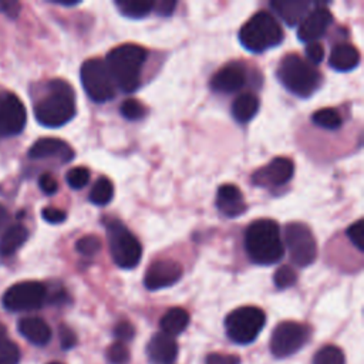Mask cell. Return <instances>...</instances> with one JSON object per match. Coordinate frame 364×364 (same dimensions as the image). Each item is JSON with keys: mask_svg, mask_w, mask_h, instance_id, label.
<instances>
[{"mask_svg": "<svg viewBox=\"0 0 364 364\" xmlns=\"http://www.w3.org/2000/svg\"><path fill=\"white\" fill-rule=\"evenodd\" d=\"M175 6H176V1H173V0H159V1H154V9H155L156 13L161 14V16H169V14H172Z\"/></svg>", "mask_w": 364, "mask_h": 364, "instance_id": "7bdbcfd3", "label": "cell"}, {"mask_svg": "<svg viewBox=\"0 0 364 364\" xmlns=\"http://www.w3.org/2000/svg\"><path fill=\"white\" fill-rule=\"evenodd\" d=\"M114 334H115V337L118 338V341H121V343L129 341V340L134 338L135 328H134V326H132L129 321L122 320V321H119V323L115 326Z\"/></svg>", "mask_w": 364, "mask_h": 364, "instance_id": "74e56055", "label": "cell"}, {"mask_svg": "<svg viewBox=\"0 0 364 364\" xmlns=\"http://www.w3.org/2000/svg\"><path fill=\"white\" fill-rule=\"evenodd\" d=\"M38 186L40 189L46 193V195H53L57 192L58 189V183L55 181V178L51 173H43L38 178Z\"/></svg>", "mask_w": 364, "mask_h": 364, "instance_id": "60d3db41", "label": "cell"}, {"mask_svg": "<svg viewBox=\"0 0 364 364\" xmlns=\"http://www.w3.org/2000/svg\"><path fill=\"white\" fill-rule=\"evenodd\" d=\"M115 6L122 16L129 18H142L154 10L152 0H117Z\"/></svg>", "mask_w": 364, "mask_h": 364, "instance_id": "484cf974", "label": "cell"}, {"mask_svg": "<svg viewBox=\"0 0 364 364\" xmlns=\"http://www.w3.org/2000/svg\"><path fill=\"white\" fill-rule=\"evenodd\" d=\"M48 364H61V363H55V361H54V363H48Z\"/></svg>", "mask_w": 364, "mask_h": 364, "instance_id": "7dc6e473", "label": "cell"}, {"mask_svg": "<svg viewBox=\"0 0 364 364\" xmlns=\"http://www.w3.org/2000/svg\"><path fill=\"white\" fill-rule=\"evenodd\" d=\"M9 220H10L9 210L0 203V232L6 230V226L9 225Z\"/></svg>", "mask_w": 364, "mask_h": 364, "instance_id": "f6af8a7d", "label": "cell"}, {"mask_svg": "<svg viewBox=\"0 0 364 364\" xmlns=\"http://www.w3.org/2000/svg\"><path fill=\"white\" fill-rule=\"evenodd\" d=\"M276 75L280 84L291 94L307 98L320 85V73L297 54H287L279 63Z\"/></svg>", "mask_w": 364, "mask_h": 364, "instance_id": "277c9868", "label": "cell"}, {"mask_svg": "<svg viewBox=\"0 0 364 364\" xmlns=\"http://www.w3.org/2000/svg\"><path fill=\"white\" fill-rule=\"evenodd\" d=\"M65 181L70 185V188L73 189H81L84 188L88 181H90V171L85 166H75L71 168L67 175H65Z\"/></svg>", "mask_w": 364, "mask_h": 364, "instance_id": "836d02e7", "label": "cell"}, {"mask_svg": "<svg viewBox=\"0 0 364 364\" xmlns=\"http://www.w3.org/2000/svg\"><path fill=\"white\" fill-rule=\"evenodd\" d=\"M189 324V313L182 307L169 309L161 318V333L175 337L181 334Z\"/></svg>", "mask_w": 364, "mask_h": 364, "instance_id": "cb8c5ba5", "label": "cell"}, {"mask_svg": "<svg viewBox=\"0 0 364 364\" xmlns=\"http://www.w3.org/2000/svg\"><path fill=\"white\" fill-rule=\"evenodd\" d=\"M284 243L291 262L299 267L310 266L317 257V243L310 228L301 222H291L284 228Z\"/></svg>", "mask_w": 364, "mask_h": 364, "instance_id": "9c48e42d", "label": "cell"}, {"mask_svg": "<svg viewBox=\"0 0 364 364\" xmlns=\"http://www.w3.org/2000/svg\"><path fill=\"white\" fill-rule=\"evenodd\" d=\"M105 355H107V361L109 364H128L129 358H131L128 347L124 343H121V341L112 343L107 348Z\"/></svg>", "mask_w": 364, "mask_h": 364, "instance_id": "f546056e", "label": "cell"}, {"mask_svg": "<svg viewBox=\"0 0 364 364\" xmlns=\"http://www.w3.org/2000/svg\"><path fill=\"white\" fill-rule=\"evenodd\" d=\"M306 57L310 64H320L324 57V48L318 41L307 43L306 46Z\"/></svg>", "mask_w": 364, "mask_h": 364, "instance_id": "8d00e7d4", "label": "cell"}, {"mask_svg": "<svg viewBox=\"0 0 364 364\" xmlns=\"http://www.w3.org/2000/svg\"><path fill=\"white\" fill-rule=\"evenodd\" d=\"M112 196H114L112 182L105 176L98 178L91 188L90 200L97 206H104L112 199Z\"/></svg>", "mask_w": 364, "mask_h": 364, "instance_id": "4316f807", "label": "cell"}, {"mask_svg": "<svg viewBox=\"0 0 364 364\" xmlns=\"http://www.w3.org/2000/svg\"><path fill=\"white\" fill-rule=\"evenodd\" d=\"M259 98L252 92L237 95L232 104V115L237 122H249L259 111Z\"/></svg>", "mask_w": 364, "mask_h": 364, "instance_id": "d4e9b609", "label": "cell"}, {"mask_svg": "<svg viewBox=\"0 0 364 364\" xmlns=\"http://www.w3.org/2000/svg\"><path fill=\"white\" fill-rule=\"evenodd\" d=\"M58 333H60V344H61V347L64 350L73 348L77 344V336H75V333L70 327L61 326Z\"/></svg>", "mask_w": 364, "mask_h": 364, "instance_id": "b9f144b4", "label": "cell"}, {"mask_svg": "<svg viewBox=\"0 0 364 364\" xmlns=\"http://www.w3.org/2000/svg\"><path fill=\"white\" fill-rule=\"evenodd\" d=\"M146 50L138 44H121L112 48L105 58L107 70L122 92H132L139 87L142 67L146 61Z\"/></svg>", "mask_w": 364, "mask_h": 364, "instance_id": "3957f363", "label": "cell"}, {"mask_svg": "<svg viewBox=\"0 0 364 364\" xmlns=\"http://www.w3.org/2000/svg\"><path fill=\"white\" fill-rule=\"evenodd\" d=\"M80 77L87 95L95 102H107L115 97V85L100 58H90L82 63Z\"/></svg>", "mask_w": 364, "mask_h": 364, "instance_id": "ba28073f", "label": "cell"}, {"mask_svg": "<svg viewBox=\"0 0 364 364\" xmlns=\"http://www.w3.org/2000/svg\"><path fill=\"white\" fill-rule=\"evenodd\" d=\"M119 111H121V115L129 121H138V119L144 118L146 114V108L144 107V104L134 98L125 100L121 104Z\"/></svg>", "mask_w": 364, "mask_h": 364, "instance_id": "4dcf8cb0", "label": "cell"}, {"mask_svg": "<svg viewBox=\"0 0 364 364\" xmlns=\"http://www.w3.org/2000/svg\"><path fill=\"white\" fill-rule=\"evenodd\" d=\"M41 216L44 220H47L48 223H61L65 220L67 218V213L58 208H54V206H47L41 210Z\"/></svg>", "mask_w": 364, "mask_h": 364, "instance_id": "ab89813d", "label": "cell"}, {"mask_svg": "<svg viewBox=\"0 0 364 364\" xmlns=\"http://www.w3.org/2000/svg\"><path fill=\"white\" fill-rule=\"evenodd\" d=\"M205 364H240V357L235 354L210 353L206 355Z\"/></svg>", "mask_w": 364, "mask_h": 364, "instance_id": "f35d334b", "label": "cell"}, {"mask_svg": "<svg viewBox=\"0 0 364 364\" xmlns=\"http://www.w3.org/2000/svg\"><path fill=\"white\" fill-rule=\"evenodd\" d=\"M347 237L350 239V242L360 250H364V223L363 219H358L357 222H354L353 225H350L346 230Z\"/></svg>", "mask_w": 364, "mask_h": 364, "instance_id": "d590c367", "label": "cell"}, {"mask_svg": "<svg viewBox=\"0 0 364 364\" xmlns=\"http://www.w3.org/2000/svg\"><path fill=\"white\" fill-rule=\"evenodd\" d=\"M17 327L20 334L34 346H46L51 338L50 326L40 317H23Z\"/></svg>", "mask_w": 364, "mask_h": 364, "instance_id": "ffe728a7", "label": "cell"}, {"mask_svg": "<svg viewBox=\"0 0 364 364\" xmlns=\"http://www.w3.org/2000/svg\"><path fill=\"white\" fill-rule=\"evenodd\" d=\"M245 249L249 259L256 264H273L282 260L284 245L277 222L257 219L245 232Z\"/></svg>", "mask_w": 364, "mask_h": 364, "instance_id": "7a4b0ae2", "label": "cell"}, {"mask_svg": "<svg viewBox=\"0 0 364 364\" xmlns=\"http://www.w3.org/2000/svg\"><path fill=\"white\" fill-rule=\"evenodd\" d=\"M216 206L228 218H236L246 210V203L240 189L232 183L219 186L216 193Z\"/></svg>", "mask_w": 364, "mask_h": 364, "instance_id": "d6986e66", "label": "cell"}, {"mask_svg": "<svg viewBox=\"0 0 364 364\" xmlns=\"http://www.w3.org/2000/svg\"><path fill=\"white\" fill-rule=\"evenodd\" d=\"M53 156L60 158L63 162H68L74 156V152L63 139L53 136L37 139L28 149V158L31 159H46Z\"/></svg>", "mask_w": 364, "mask_h": 364, "instance_id": "ac0fdd59", "label": "cell"}, {"mask_svg": "<svg viewBox=\"0 0 364 364\" xmlns=\"http://www.w3.org/2000/svg\"><path fill=\"white\" fill-rule=\"evenodd\" d=\"M266 323V314L256 306H243L232 310L225 318L226 336L236 344H250L256 340Z\"/></svg>", "mask_w": 364, "mask_h": 364, "instance_id": "52a82bcc", "label": "cell"}, {"mask_svg": "<svg viewBox=\"0 0 364 364\" xmlns=\"http://www.w3.org/2000/svg\"><path fill=\"white\" fill-rule=\"evenodd\" d=\"M105 228L114 263L121 269L135 267L142 256V246L139 240L118 219L105 220Z\"/></svg>", "mask_w": 364, "mask_h": 364, "instance_id": "8992f818", "label": "cell"}, {"mask_svg": "<svg viewBox=\"0 0 364 364\" xmlns=\"http://www.w3.org/2000/svg\"><path fill=\"white\" fill-rule=\"evenodd\" d=\"M309 340V328L297 321L279 323L270 337V353L276 358H286L297 353Z\"/></svg>", "mask_w": 364, "mask_h": 364, "instance_id": "8fae6325", "label": "cell"}, {"mask_svg": "<svg viewBox=\"0 0 364 364\" xmlns=\"http://www.w3.org/2000/svg\"><path fill=\"white\" fill-rule=\"evenodd\" d=\"M311 119L317 127L324 129H338L343 122L341 115L334 108H320L313 114Z\"/></svg>", "mask_w": 364, "mask_h": 364, "instance_id": "83f0119b", "label": "cell"}, {"mask_svg": "<svg viewBox=\"0 0 364 364\" xmlns=\"http://www.w3.org/2000/svg\"><path fill=\"white\" fill-rule=\"evenodd\" d=\"M182 277V266L169 259L155 260L145 272L144 284L148 290H159L175 284Z\"/></svg>", "mask_w": 364, "mask_h": 364, "instance_id": "5bb4252c", "label": "cell"}, {"mask_svg": "<svg viewBox=\"0 0 364 364\" xmlns=\"http://www.w3.org/2000/svg\"><path fill=\"white\" fill-rule=\"evenodd\" d=\"M344 353L336 346L321 347L313 357V364H344Z\"/></svg>", "mask_w": 364, "mask_h": 364, "instance_id": "f1b7e54d", "label": "cell"}, {"mask_svg": "<svg viewBox=\"0 0 364 364\" xmlns=\"http://www.w3.org/2000/svg\"><path fill=\"white\" fill-rule=\"evenodd\" d=\"M28 232L21 223L7 226L0 237V256L7 257L14 255L27 240Z\"/></svg>", "mask_w": 364, "mask_h": 364, "instance_id": "603a6c76", "label": "cell"}, {"mask_svg": "<svg viewBox=\"0 0 364 364\" xmlns=\"http://www.w3.org/2000/svg\"><path fill=\"white\" fill-rule=\"evenodd\" d=\"M360 64V53L353 44H337L328 58V65L336 71H351Z\"/></svg>", "mask_w": 364, "mask_h": 364, "instance_id": "7402d4cb", "label": "cell"}, {"mask_svg": "<svg viewBox=\"0 0 364 364\" xmlns=\"http://www.w3.org/2000/svg\"><path fill=\"white\" fill-rule=\"evenodd\" d=\"M20 348L9 338L0 341V364H18Z\"/></svg>", "mask_w": 364, "mask_h": 364, "instance_id": "d6a6232c", "label": "cell"}, {"mask_svg": "<svg viewBox=\"0 0 364 364\" xmlns=\"http://www.w3.org/2000/svg\"><path fill=\"white\" fill-rule=\"evenodd\" d=\"M283 30L269 11H257L239 30L242 46L252 53H262L283 41Z\"/></svg>", "mask_w": 364, "mask_h": 364, "instance_id": "5b68a950", "label": "cell"}, {"mask_svg": "<svg viewBox=\"0 0 364 364\" xmlns=\"http://www.w3.org/2000/svg\"><path fill=\"white\" fill-rule=\"evenodd\" d=\"M47 300V289L43 283L27 280L10 286L3 294V306L10 311H31L40 309Z\"/></svg>", "mask_w": 364, "mask_h": 364, "instance_id": "30bf717a", "label": "cell"}, {"mask_svg": "<svg viewBox=\"0 0 364 364\" xmlns=\"http://www.w3.org/2000/svg\"><path fill=\"white\" fill-rule=\"evenodd\" d=\"M246 82L245 67L239 63H229L216 71L210 78V88L216 92L239 91Z\"/></svg>", "mask_w": 364, "mask_h": 364, "instance_id": "2e32d148", "label": "cell"}, {"mask_svg": "<svg viewBox=\"0 0 364 364\" xmlns=\"http://www.w3.org/2000/svg\"><path fill=\"white\" fill-rule=\"evenodd\" d=\"M4 338H7V328L4 327V324L0 323V341Z\"/></svg>", "mask_w": 364, "mask_h": 364, "instance_id": "bcb514c9", "label": "cell"}, {"mask_svg": "<svg viewBox=\"0 0 364 364\" xmlns=\"http://www.w3.org/2000/svg\"><path fill=\"white\" fill-rule=\"evenodd\" d=\"M101 249V240L95 235H87L75 242V250L82 256H94Z\"/></svg>", "mask_w": 364, "mask_h": 364, "instance_id": "1f68e13d", "label": "cell"}, {"mask_svg": "<svg viewBox=\"0 0 364 364\" xmlns=\"http://www.w3.org/2000/svg\"><path fill=\"white\" fill-rule=\"evenodd\" d=\"M18 9H20V4L17 1H11V0L0 1V11L6 13L10 17H16L18 14Z\"/></svg>", "mask_w": 364, "mask_h": 364, "instance_id": "ee69618b", "label": "cell"}, {"mask_svg": "<svg viewBox=\"0 0 364 364\" xmlns=\"http://www.w3.org/2000/svg\"><path fill=\"white\" fill-rule=\"evenodd\" d=\"M27 114L21 100L10 92L0 94V138L18 135L26 125Z\"/></svg>", "mask_w": 364, "mask_h": 364, "instance_id": "7c38bea8", "label": "cell"}, {"mask_svg": "<svg viewBox=\"0 0 364 364\" xmlns=\"http://www.w3.org/2000/svg\"><path fill=\"white\" fill-rule=\"evenodd\" d=\"M333 21V16L327 7L318 6L310 10L307 16L300 21L297 28V36L304 43L317 41L323 37Z\"/></svg>", "mask_w": 364, "mask_h": 364, "instance_id": "9a60e30c", "label": "cell"}, {"mask_svg": "<svg viewBox=\"0 0 364 364\" xmlns=\"http://www.w3.org/2000/svg\"><path fill=\"white\" fill-rule=\"evenodd\" d=\"M146 354L151 364H173L178 357V344L173 337L156 333L146 344Z\"/></svg>", "mask_w": 364, "mask_h": 364, "instance_id": "e0dca14e", "label": "cell"}, {"mask_svg": "<svg viewBox=\"0 0 364 364\" xmlns=\"http://www.w3.org/2000/svg\"><path fill=\"white\" fill-rule=\"evenodd\" d=\"M270 6L286 24L293 27L300 24V21L307 16L311 4L304 0H274Z\"/></svg>", "mask_w": 364, "mask_h": 364, "instance_id": "44dd1931", "label": "cell"}, {"mask_svg": "<svg viewBox=\"0 0 364 364\" xmlns=\"http://www.w3.org/2000/svg\"><path fill=\"white\" fill-rule=\"evenodd\" d=\"M293 173H294L293 161L284 156H277L263 168L257 169L252 175V182L256 186L279 188L286 185L293 178Z\"/></svg>", "mask_w": 364, "mask_h": 364, "instance_id": "4fadbf2b", "label": "cell"}, {"mask_svg": "<svg viewBox=\"0 0 364 364\" xmlns=\"http://www.w3.org/2000/svg\"><path fill=\"white\" fill-rule=\"evenodd\" d=\"M296 280H297L296 272H294L290 266H287V264L280 266V267L276 270L274 277H273V282H274L276 287H277V289H282V290L291 287V286L296 283Z\"/></svg>", "mask_w": 364, "mask_h": 364, "instance_id": "e575fe53", "label": "cell"}, {"mask_svg": "<svg viewBox=\"0 0 364 364\" xmlns=\"http://www.w3.org/2000/svg\"><path fill=\"white\" fill-rule=\"evenodd\" d=\"M34 115L38 124L47 128H58L75 115V95L68 82L54 78L47 82L46 94L34 104Z\"/></svg>", "mask_w": 364, "mask_h": 364, "instance_id": "6da1fadb", "label": "cell"}]
</instances>
